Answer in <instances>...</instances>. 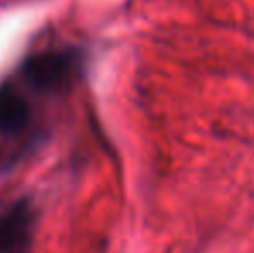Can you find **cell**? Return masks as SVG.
<instances>
[{
	"label": "cell",
	"instance_id": "6da1fadb",
	"mask_svg": "<svg viewBox=\"0 0 254 253\" xmlns=\"http://www.w3.org/2000/svg\"><path fill=\"white\" fill-rule=\"evenodd\" d=\"M85 68V52L76 47L51 49L26 58L19 71L28 85L44 94L66 92Z\"/></svg>",
	"mask_w": 254,
	"mask_h": 253
},
{
	"label": "cell",
	"instance_id": "7a4b0ae2",
	"mask_svg": "<svg viewBox=\"0 0 254 253\" xmlns=\"http://www.w3.org/2000/svg\"><path fill=\"white\" fill-rule=\"evenodd\" d=\"M37 210L30 198H19L0 212V253H31Z\"/></svg>",
	"mask_w": 254,
	"mask_h": 253
},
{
	"label": "cell",
	"instance_id": "3957f363",
	"mask_svg": "<svg viewBox=\"0 0 254 253\" xmlns=\"http://www.w3.org/2000/svg\"><path fill=\"white\" fill-rule=\"evenodd\" d=\"M33 118L28 99L14 85H0V134L17 135L24 132Z\"/></svg>",
	"mask_w": 254,
	"mask_h": 253
}]
</instances>
